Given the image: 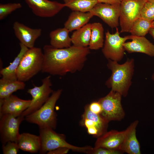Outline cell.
<instances>
[{
  "mask_svg": "<svg viewBox=\"0 0 154 154\" xmlns=\"http://www.w3.org/2000/svg\"><path fill=\"white\" fill-rule=\"evenodd\" d=\"M82 118H87L92 120L100 127L104 133L107 131L109 122L105 120L100 114H95L89 109L88 105L84 108V112Z\"/></svg>",
  "mask_w": 154,
  "mask_h": 154,
  "instance_id": "4316f807",
  "label": "cell"
},
{
  "mask_svg": "<svg viewBox=\"0 0 154 154\" xmlns=\"http://www.w3.org/2000/svg\"><path fill=\"white\" fill-rule=\"evenodd\" d=\"M31 100L21 99L12 94L4 99H0V117L10 114L15 117L21 116L29 106Z\"/></svg>",
  "mask_w": 154,
  "mask_h": 154,
  "instance_id": "4fadbf2b",
  "label": "cell"
},
{
  "mask_svg": "<svg viewBox=\"0 0 154 154\" xmlns=\"http://www.w3.org/2000/svg\"><path fill=\"white\" fill-rule=\"evenodd\" d=\"M0 137L2 144L9 141L17 143L20 134L19 126L25 117L21 116L15 117L7 114L0 117Z\"/></svg>",
  "mask_w": 154,
  "mask_h": 154,
  "instance_id": "30bf717a",
  "label": "cell"
},
{
  "mask_svg": "<svg viewBox=\"0 0 154 154\" xmlns=\"http://www.w3.org/2000/svg\"><path fill=\"white\" fill-rule=\"evenodd\" d=\"M20 50L13 62L8 66L2 68L0 71L2 78L11 80H17V71L21 59L29 48L23 44L19 43Z\"/></svg>",
  "mask_w": 154,
  "mask_h": 154,
  "instance_id": "44dd1931",
  "label": "cell"
},
{
  "mask_svg": "<svg viewBox=\"0 0 154 154\" xmlns=\"http://www.w3.org/2000/svg\"><path fill=\"white\" fill-rule=\"evenodd\" d=\"M88 47L73 45L65 48H57L50 45L43 48L44 59L41 72L53 76H64L73 73L83 68L90 53Z\"/></svg>",
  "mask_w": 154,
  "mask_h": 154,
  "instance_id": "6da1fadb",
  "label": "cell"
},
{
  "mask_svg": "<svg viewBox=\"0 0 154 154\" xmlns=\"http://www.w3.org/2000/svg\"><path fill=\"white\" fill-rule=\"evenodd\" d=\"M90 40L88 46L90 50L102 48L104 44V29L102 24L95 22L91 24Z\"/></svg>",
  "mask_w": 154,
  "mask_h": 154,
  "instance_id": "cb8c5ba5",
  "label": "cell"
},
{
  "mask_svg": "<svg viewBox=\"0 0 154 154\" xmlns=\"http://www.w3.org/2000/svg\"><path fill=\"white\" fill-rule=\"evenodd\" d=\"M35 15L41 17H53L64 7V3L48 0H24Z\"/></svg>",
  "mask_w": 154,
  "mask_h": 154,
  "instance_id": "7c38bea8",
  "label": "cell"
},
{
  "mask_svg": "<svg viewBox=\"0 0 154 154\" xmlns=\"http://www.w3.org/2000/svg\"><path fill=\"white\" fill-rule=\"evenodd\" d=\"M152 22L140 17L134 23L129 32L133 36L144 37L151 27Z\"/></svg>",
  "mask_w": 154,
  "mask_h": 154,
  "instance_id": "484cf974",
  "label": "cell"
},
{
  "mask_svg": "<svg viewBox=\"0 0 154 154\" xmlns=\"http://www.w3.org/2000/svg\"><path fill=\"white\" fill-rule=\"evenodd\" d=\"M139 122L136 120L128 127L125 130L123 141L120 150L129 154H141L139 143L136 135V128Z\"/></svg>",
  "mask_w": 154,
  "mask_h": 154,
  "instance_id": "2e32d148",
  "label": "cell"
},
{
  "mask_svg": "<svg viewBox=\"0 0 154 154\" xmlns=\"http://www.w3.org/2000/svg\"><path fill=\"white\" fill-rule=\"evenodd\" d=\"M117 27L114 34L108 31L105 33V40L102 49L105 57L108 60L119 62L123 58L125 49L123 44L127 40L130 39V35L121 37Z\"/></svg>",
  "mask_w": 154,
  "mask_h": 154,
  "instance_id": "ba28073f",
  "label": "cell"
},
{
  "mask_svg": "<svg viewBox=\"0 0 154 154\" xmlns=\"http://www.w3.org/2000/svg\"><path fill=\"white\" fill-rule=\"evenodd\" d=\"M15 35L21 43L29 48L33 47L36 40L40 36L42 30L32 29L18 21L13 24Z\"/></svg>",
  "mask_w": 154,
  "mask_h": 154,
  "instance_id": "5bb4252c",
  "label": "cell"
},
{
  "mask_svg": "<svg viewBox=\"0 0 154 154\" xmlns=\"http://www.w3.org/2000/svg\"><path fill=\"white\" fill-rule=\"evenodd\" d=\"M98 3H103L110 4H120L122 0H97Z\"/></svg>",
  "mask_w": 154,
  "mask_h": 154,
  "instance_id": "836d02e7",
  "label": "cell"
},
{
  "mask_svg": "<svg viewBox=\"0 0 154 154\" xmlns=\"http://www.w3.org/2000/svg\"><path fill=\"white\" fill-rule=\"evenodd\" d=\"M44 59L41 48L34 47L29 48L23 56L17 71L18 80L25 82L41 71Z\"/></svg>",
  "mask_w": 154,
  "mask_h": 154,
  "instance_id": "5b68a950",
  "label": "cell"
},
{
  "mask_svg": "<svg viewBox=\"0 0 154 154\" xmlns=\"http://www.w3.org/2000/svg\"><path fill=\"white\" fill-rule=\"evenodd\" d=\"M140 17L152 21H154V3L147 2L145 3Z\"/></svg>",
  "mask_w": 154,
  "mask_h": 154,
  "instance_id": "f1b7e54d",
  "label": "cell"
},
{
  "mask_svg": "<svg viewBox=\"0 0 154 154\" xmlns=\"http://www.w3.org/2000/svg\"><path fill=\"white\" fill-rule=\"evenodd\" d=\"M70 31L65 27L59 28L50 32L49 34L50 45L56 48H63L70 47L71 39Z\"/></svg>",
  "mask_w": 154,
  "mask_h": 154,
  "instance_id": "ffe728a7",
  "label": "cell"
},
{
  "mask_svg": "<svg viewBox=\"0 0 154 154\" xmlns=\"http://www.w3.org/2000/svg\"><path fill=\"white\" fill-rule=\"evenodd\" d=\"M94 16L90 12L73 11L64 23V27L70 32L76 30L88 23Z\"/></svg>",
  "mask_w": 154,
  "mask_h": 154,
  "instance_id": "d6986e66",
  "label": "cell"
},
{
  "mask_svg": "<svg viewBox=\"0 0 154 154\" xmlns=\"http://www.w3.org/2000/svg\"><path fill=\"white\" fill-rule=\"evenodd\" d=\"M151 27H154V21L152 22Z\"/></svg>",
  "mask_w": 154,
  "mask_h": 154,
  "instance_id": "74e56055",
  "label": "cell"
},
{
  "mask_svg": "<svg viewBox=\"0 0 154 154\" xmlns=\"http://www.w3.org/2000/svg\"><path fill=\"white\" fill-rule=\"evenodd\" d=\"M20 149L31 153H36L40 148V141L39 135L28 133L20 134L17 142Z\"/></svg>",
  "mask_w": 154,
  "mask_h": 154,
  "instance_id": "ac0fdd59",
  "label": "cell"
},
{
  "mask_svg": "<svg viewBox=\"0 0 154 154\" xmlns=\"http://www.w3.org/2000/svg\"><path fill=\"white\" fill-rule=\"evenodd\" d=\"M20 3H9L0 4V20H2L13 12L21 8Z\"/></svg>",
  "mask_w": 154,
  "mask_h": 154,
  "instance_id": "83f0119b",
  "label": "cell"
},
{
  "mask_svg": "<svg viewBox=\"0 0 154 154\" xmlns=\"http://www.w3.org/2000/svg\"><path fill=\"white\" fill-rule=\"evenodd\" d=\"M120 4H110L98 3L90 11L100 18L112 28L119 26Z\"/></svg>",
  "mask_w": 154,
  "mask_h": 154,
  "instance_id": "8fae6325",
  "label": "cell"
},
{
  "mask_svg": "<svg viewBox=\"0 0 154 154\" xmlns=\"http://www.w3.org/2000/svg\"><path fill=\"white\" fill-rule=\"evenodd\" d=\"M39 136L40 141V154H45L59 147H64L74 151L88 153L93 147L90 146L78 147L72 145L66 140L65 136L57 133L49 127L39 128Z\"/></svg>",
  "mask_w": 154,
  "mask_h": 154,
  "instance_id": "277c9868",
  "label": "cell"
},
{
  "mask_svg": "<svg viewBox=\"0 0 154 154\" xmlns=\"http://www.w3.org/2000/svg\"><path fill=\"white\" fill-rule=\"evenodd\" d=\"M25 86L24 82L2 78L0 79V99L6 98L18 90H23Z\"/></svg>",
  "mask_w": 154,
  "mask_h": 154,
  "instance_id": "603a6c76",
  "label": "cell"
},
{
  "mask_svg": "<svg viewBox=\"0 0 154 154\" xmlns=\"http://www.w3.org/2000/svg\"><path fill=\"white\" fill-rule=\"evenodd\" d=\"M70 149L68 148L61 147L49 151L47 153V154H66L67 153Z\"/></svg>",
  "mask_w": 154,
  "mask_h": 154,
  "instance_id": "d6a6232c",
  "label": "cell"
},
{
  "mask_svg": "<svg viewBox=\"0 0 154 154\" xmlns=\"http://www.w3.org/2000/svg\"><path fill=\"white\" fill-rule=\"evenodd\" d=\"M131 41L125 42L123 46L129 53L139 52L154 57V44L144 37L130 35Z\"/></svg>",
  "mask_w": 154,
  "mask_h": 154,
  "instance_id": "e0dca14e",
  "label": "cell"
},
{
  "mask_svg": "<svg viewBox=\"0 0 154 154\" xmlns=\"http://www.w3.org/2000/svg\"><path fill=\"white\" fill-rule=\"evenodd\" d=\"M149 33L154 39V27H151L150 29Z\"/></svg>",
  "mask_w": 154,
  "mask_h": 154,
  "instance_id": "e575fe53",
  "label": "cell"
},
{
  "mask_svg": "<svg viewBox=\"0 0 154 154\" xmlns=\"http://www.w3.org/2000/svg\"><path fill=\"white\" fill-rule=\"evenodd\" d=\"M125 133V130L119 131L112 130L106 131L97 138L94 147H101L110 149L121 150Z\"/></svg>",
  "mask_w": 154,
  "mask_h": 154,
  "instance_id": "9a60e30c",
  "label": "cell"
},
{
  "mask_svg": "<svg viewBox=\"0 0 154 154\" xmlns=\"http://www.w3.org/2000/svg\"><path fill=\"white\" fill-rule=\"evenodd\" d=\"M147 2L151 3H154V0H146Z\"/></svg>",
  "mask_w": 154,
  "mask_h": 154,
  "instance_id": "d590c367",
  "label": "cell"
},
{
  "mask_svg": "<svg viewBox=\"0 0 154 154\" xmlns=\"http://www.w3.org/2000/svg\"><path fill=\"white\" fill-rule=\"evenodd\" d=\"M65 7L73 11L90 12L98 3L97 0H63Z\"/></svg>",
  "mask_w": 154,
  "mask_h": 154,
  "instance_id": "d4e9b609",
  "label": "cell"
},
{
  "mask_svg": "<svg viewBox=\"0 0 154 154\" xmlns=\"http://www.w3.org/2000/svg\"><path fill=\"white\" fill-rule=\"evenodd\" d=\"M107 66L112 72L110 77L106 81L105 85L111 90L117 92L122 96H126L131 85L133 74L134 60L128 58L124 63L108 60Z\"/></svg>",
  "mask_w": 154,
  "mask_h": 154,
  "instance_id": "7a4b0ae2",
  "label": "cell"
},
{
  "mask_svg": "<svg viewBox=\"0 0 154 154\" xmlns=\"http://www.w3.org/2000/svg\"><path fill=\"white\" fill-rule=\"evenodd\" d=\"M91 23H87L81 28L75 30L71 38L73 45L77 47H88L91 33Z\"/></svg>",
  "mask_w": 154,
  "mask_h": 154,
  "instance_id": "7402d4cb",
  "label": "cell"
},
{
  "mask_svg": "<svg viewBox=\"0 0 154 154\" xmlns=\"http://www.w3.org/2000/svg\"><path fill=\"white\" fill-rule=\"evenodd\" d=\"M50 75L42 79V84L39 86H35L29 89L27 92L32 97L29 107L21 116L25 117L39 109L48 99L53 91L51 88L52 83Z\"/></svg>",
  "mask_w": 154,
  "mask_h": 154,
  "instance_id": "9c48e42d",
  "label": "cell"
},
{
  "mask_svg": "<svg viewBox=\"0 0 154 154\" xmlns=\"http://www.w3.org/2000/svg\"><path fill=\"white\" fill-rule=\"evenodd\" d=\"M123 153L120 150L110 149L104 148L93 147L88 154H121Z\"/></svg>",
  "mask_w": 154,
  "mask_h": 154,
  "instance_id": "4dcf8cb0",
  "label": "cell"
},
{
  "mask_svg": "<svg viewBox=\"0 0 154 154\" xmlns=\"http://www.w3.org/2000/svg\"><path fill=\"white\" fill-rule=\"evenodd\" d=\"M88 106L90 110L93 112L98 114L101 113L102 107L98 101L93 102L88 104Z\"/></svg>",
  "mask_w": 154,
  "mask_h": 154,
  "instance_id": "1f68e13d",
  "label": "cell"
},
{
  "mask_svg": "<svg viewBox=\"0 0 154 154\" xmlns=\"http://www.w3.org/2000/svg\"><path fill=\"white\" fill-rule=\"evenodd\" d=\"M122 96L118 92L111 90L98 100L102 109L100 115L109 122L121 121L124 118L125 113L121 104Z\"/></svg>",
  "mask_w": 154,
  "mask_h": 154,
  "instance_id": "8992f818",
  "label": "cell"
},
{
  "mask_svg": "<svg viewBox=\"0 0 154 154\" xmlns=\"http://www.w3.org/2000/svg\"><path fill=\"white\" fill-rule=\"evenodd\" d=\"M146 0H122L120 4V32H129L135 21L140 17Z\"/></svg>",
  "mask_w": 154,
  "mask_h": 154,
  "instance_id": "52a82bcc",
  "label": "cell"
},
{
  "mask_svg": "<svg viewBox=\"0 0 154 154\" xmlns=\"http://www.w3.org/2000/svg\"><path fill=\"white\" fill-rule=\"evenodd\" d=\"M62 90L53 91L47 100L39 109L26 116L28 122L37 125L39 128L49 127L55 129L57 125V114L54 111L55 104L60 98Z\"/></svg>",
  "mask_w": 154,
  "mask_h": 154,
  "instance_id": "3957f363",
  "label": "cell"
},
{
  "mask_svg": "<svg viewBox=\"0 0 154 154\" xmlns=\"http://www.w3.org/2000/svg\"><path fill=\"white\" fill-rule=\"evenodd\" d=\"M151 79L153 80V81L154 82V72L152 75Z\"/></svg>",
  "mask_w": 154,
  "mask_h": 154,
  "instance_id": "8d00e7d4",
  "label": "cell"
},
{
  "mask_svg": "<svg viewBox=\"0 0 154 154\" xmlns=\"http://www.w3.org/2000/svg\"><path fill=\"white\" fill-rule=\"evenodd\" d=\"M20 149L17 143L8 141L2 145V150L3 154H16Z\"/></svg>",
  "mask_w": 154,
  "mask_h": 154,
  "instance_id": "f546056e",
  "label": "cell"
}]
</instances>
